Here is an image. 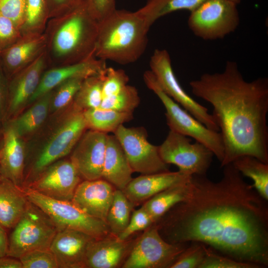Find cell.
<instances>
[{"label":"cell","mask_w":268,"mask_h":268,"mask_svg":"<svg viewBox=\"0 0 268 268\" xmlns=\"http://www.w3.org/2000/svg\"><path fill=\"white\" fill-rule=\"evenodd\" d=\"M149 66L163 90L175 102L207 128L219 131L212 114L186 93L174 72L170 56L165 49H156L151 56Z\"/></svg>","instance_id":"7c38bea8"},{"label":"cell","mask_w":268,"mask_h":268,"mask_svg":"<svg viewBox=\"0 0 268 268\" xmlns=\"http://www.w3.org/2000/svg\"><path fill=\"white\" fill-rule=\"evenodd\" d=\"M98 25L85 0L67 12L50 18L44 32L49 68L95 57Z\"/></svg>","instance_id":"3957f363"},{"label":"cell","mask_w":268,"mask_h":268,"mask_svg":"<svg viewBox=\"0 0 268 268\" xmlns=\"http://www.w3.org/2000/svg\"><path fill=\"white\" fill-rule=\"evenodd\" d=\"M149 28L136 11L116 9L99 22L95 57L123 65L135 62L145 50Z\"/></svg>","instance_id":"277c9868"},{"label":"cell","mask_w":268,"mask_h":268,"mask_svg":"<svg viewBox=\"0 0 268 268\" xmlns=\"http://www.w3.org/2000/svg\"><path fill=\"white\" fill-rule=\"evenodd\" d=\"M73 105L71 112L34 160L23 181V188L50 165L71 152L87 129L83 111Z\"/></svg>","instance_id":"ba28073f"},{"label":"cell","mask_w":268,"mask_h":268,"mask_svg":"<svg viewBox=\"0 0 268 268\" xmlns=\"http://www.w3.org/2000/svg\"><path fill=\"white\" fill-rule=\"evenodd\" d=\"M84 78H74L66 81L52 90L51 101L54 110L64 108L73 102L74 98L79 89Z\"/></svg>","instance_id":"e575fe53"},{"label":"cell","mask_w":268,"mask_h":268,"mask_svg":"<svg viewBox=\"0 0 268 268\" xmlns=\"http://www.w3.org/2000/svg\"><path fill=\"white\" fill-rule=\"evenodd\" d=\"M25 154L21 137L5 123L0 141V171L2 177L22 189Z\"/></svg>","instance_id":"ffe728a7"},{"label":"cell","mask_w":268,"mask_h":268,"mask_svg":"<svg viewBox=\"0 0 268 268\" xmlns=\"http://www.w3.org/2000/svg\"><path fill=\"white\" fill-rule=\"evenodd\" d=\"M237 5L231 0H206L190 12L188 27L204 40L223 39L239 25Z\"/></svg>","instance_id":"9c48e42d"},{"label":"cell","mask_w":268,"mask_h":268,"mask_svg":"<svg viewBox=\"0 0 268 268\" xmlns=\"http://www.w3.org/2000/svg\"><path fill=\"white\" fill-rule=\"evenodd\" d=\"M106 67L105 61L93 57L78 63L48 68L28 103L34 102L66 81L74 78L85 79L102 73Z\"/></svg>","instance_id":"44dd1931"},{"label":"cell","mask_w":268,"mask_h":268,"mask_svg":"<svg viewBox=\"0 0 268 268\" xmlns=\"http://www.w3.org/2000/svg\"><path fill=\"white\" fill-rule=\"evenodd\" d=\"M19 260L23 268H58L55 257L50 249L28 252Z\"/></svg>","instance_id":"74e56055"},{"label":"cell","mask_w":268,"mask_h":268,"mask_svg":"<svg viewBox=\"0 0 268 268\" xmlns=\"http://www.w3.org/2000/svg\"><path fill=\"white\" fill-rule=\"evenodd\" d=\"M129 239L121 241L111 234L93 238L87 248L84 268L122 267L134 242Z\"/></svg>","instance_id":"7402d4cb"},{"label":"cell","mask_w":268,"mask_h":268,"mask_svg":"<svg viewBox=\"0 0 268 268\" xmlns=\"http://www.w3.org/2000/svg\"><path fill=\"white\" fill-rule=\"evenodd\" d=\"M52 95V90L35 100L36 102L24 114L6 122L11 125L20 137L34 131L47 116Z\"/></svg>","instance_id":"83f0119b"},{"label":"cell","mask_w":268,"mask_h":268,"mask_svg":"<svg viewBox=\"0 0 268 268\" xmlns=\"http://www.w3.org/2000/svg\"><path fill=\"white\" fill-rule=\"evenodd\" d=\"M147 87L163 104L167 124L170 130L191 137L207 148L221 162L224 157V145L220 132L207 128L168 96L161 88L150 70L143 74Z\"/></svg>","instance_id":"5b68a950"},{"label":"cell","mask_w":268,"mask_h":268,"mask_svg":"<svg viewBox=\"0 0 268 268\" xmlns=\"http://www.w3.org/2000/svg\"><path fill=\"white\" fill-rule=\"evenodd\" d=\"M26 0H0V13L20 29L24 20Z\"/></svg>","instance_id":"60d3db41"},{"label":"cell","mask_w":268,"mask_h":268,"mask_svg":"<svg viewBox=\"0 0 268 268\" xmlns=\"http://www.w3.org/2000/svg\"><path fill=\"white\" fill-rule=\"evenodd\" d=\"M115 189L102 178L83 180L77 187L71 201L87 214L106 222Z\"/></svg>","instance_id":"e0dca14e"},{"label":"cell","mask_w":268,"mask_h":268,"mask_svg":"<svg viewBox=\"0 0 268 268\" xmlns=\"http://www.w3.org/2000/svg\"><path fill=\"white\" fill-rule=\"evenodd\" d=\"M83 115L87 129L107 134L133 119V113L100 108L84 110Z\"/></svg>","instance_id":"4316f807"},{"label":"cell","mask_w":268,"mask_h":268,"mask_svg":"<svg viewBox=\"0 0 268 268\" xmlns=\"http://www.w3.org/2000/svg\"><path fill=\"white\" fill-rule=\"evenodd\" d=\"M205 0H147L145 4L136 12L150 28L162 16L180 10H187L191 12Z\"/></svg>","instance_id":"f1b7e54d"},{"label":"cell","mask_w":268,"mask_h":268,"mask_svg":"<svg viewBox=\"0 0 268 268\" xmlns=\"http://www.w3.org/2000/svg\"><path fill=\"white\" fill-rule=\"evenodd\" d=\"M158 147L160 157L166 164H174L190 175H206L214 155L203 144L196 141L192 143L188 136L171 130Z\"/></svg>","instance_id":"8fae6325"},{"label":"cell","mask_w":268,"mask_h":268,"mask_svg":"<svg viewBox=\"0 0 268 268\" xmlns=\"http://www.w3.org/2000/svg\"><path fill=\"white\" fill-rule=\"evenodd\" d=\"M221 179L193 175L186 199L154 223L172 244L201 243L235 260L268 267V205L232 163Z\"/></svg>","instance_id":"6da1fadb"},{"label":"cell","mask_w":268,"mask_h":268,"mask_svg":"<svg viewBox=\"0 0 268 268\" xmlns=\"http://www.w3.org/2000/svg\"><path fill=\"white\" fill-rule=\"evenodd\" d=\"M205 248L200 242L190 243L169 268H199L205 254Z\"/></svg>","instance_id":"d590c367"},{"label":"cell","mask_w":268,"mask_h":268,"mask_svg":"<svg viewBox=\"0 0 268 268\" xmlns=\"http://www.w3.org/2000/svg\"><path fill=\"white\" fill-rule=\"evenodd\" d=\"M0 268H23L19 259L5 256L0 257Z\"/></svg>","instance_id":"bcb514c9"},{"label":"cell","mask_w":268,"mask_h":268,"mask_svg":"<svg viewBox=\"0 0 268 268\" xmlns=\"http://www.w3.org/2000/svg\"><path fill=\"white\" fill-rule=\"evenodd\" d=\"M23 190L28 201L42 210L58 230H76L95 238L111 234L106 222L87 214L70 201L52 199L27 188Z\"/></svg>","instance_id":"52a82bcc"},{"label":"cell","mask_w":268,"mask_h":268,"mask_svg":"<svg viewBox=\"0 0 268 268\" xmlns=\"http://www.w3.org/2000/svg\"><path fill=\"white\" fill-rule=\"evenodd\" d=\"M105 70L85 78L76 94L73 104L83 111L99 108L102 101Z\"/></svg>","instance_id":"d6a6232c"},{"label":"cell","mask_w":268,"mask_h":268,"mask_svg":"<svg viewBox=\"0 0 268 268\" xmlns=\"http://www.w3.org/2000/svg\"><path fill=\"white\" fill-rule=\"evenodd\" d=\"M0 138H1V137H0ZM0 140H1V139H0Z\"/></svg>","instance_id":"f907efd6"},{"label":"cell","mask_w":268,"mask_h":268,"mask_svg":"<svg viewBox=\"0 0 268 268\" xmlns=\"http://www.w3.org/2000/svg\"><path fill=\"white\" fill-rule=\"evenodd\" d=\"M139 103L140 98L136 88L127 84L117 93L103 98L99 108L133 113Z\"/></svg>","instance_id":"836d02e7"},{"label":"cell","mask_w":268,"mask_h":268,"mask_svg":"<svg viewBox=\"0 0 268 268\" xmlns=\"http://www.w3.org/2000/svg\"><path fill=\"white\" fill-rule=\"evenodd\" d=\"M2 179H3V178L2 177V175H1V172H0V181Z\"/></svg>","instance_id":"681fc988"},{"label":"cell","mask_w":268,"mask_h":268,"mask_svg":"<svg viewBox=\"0 0 268 268\" xmlns=\"http://www.w3.org/2000/svg\"><path fill=\"white\" fill-rule=\"evenodd\" d=\"M189 244L167 242L154 223L134 242L122 268H169Z\"/></svg>","instance_id":"30bf717a"},{"label":"cell","mask_w":268,"mask_h":268,"mask_svg":"<svg viewBox=\"0 0 268 268\" xmlns=\"http://www.w3.org/2000/svg\"><path fill=\"white\" fill-rule=\"evenodd\" d=\"M11 229L6 256L18 259L31 251L49 249L58 231L50 217L29 201L23 215Z\"/></svg>","instance_id":"8992f818"},{"label":"cell","mask_w":268,"mask_h":268,"mask_svg":"<svg viewBox=\"0 0 268 268\" xmlns=\"http://www.w3.org/2000/svg\"><path fill=\"white\" fill-rule=\"evenodd\" d=\"M22 36L19 27L0 13V52L15 43Z\"/></svg>","instance_id":"b9f144b4"},{"label":"cell","mask_w":268,"mask_h":268,"mask_svg":"<svg viewBox=\"0 0 268 268\" xmlns=\"http://www.w3.org/2000/svg\"><path fill=\"white\" fill-rule=\"evenodd\" d=\"M154 223L153 220L142 205L133 212L125 229L116 237L119 240H127L135 232L145 230Z\"/></svg>","instance_id":"f35d334b"},{"label":"cell","mask_w":268,"mask_h":268,"mask_svg":"<svg viewBox=\"0 0 268 268\" xmlns=\"http://www.w3.org/2000/svg\"><path fill=\"white\" fill-rule=\"evenodd\" d=\"M81 179L70 160H58L26 188L52 199L71 201Z\"/></svg>","instance_id":"5bb4252c"},{"label":"cell","mask_w":268,"mask_h":268,"mask_svg":"<svg viewBox=\"0 0 268 268\" xmlns=\"http://www.w3.org/2000/svg\"><path fill=\"white\" fill-rule=\"evenodd\" d=\"M8 96V79L0 61V122H5V115Z\"/></svg>","instance_id":"f6af8a7d"},{"label":"cell","mask_w":268,"mask_h":268,"mask_svg":"<svg viewBox=\"0 0 268 268\" xmlns=\"http://www.w3.org/2000/svg\"><path fill=\"white\" fill-rule=\"evenodd\" d=\"M121 144L134 172L141 175L169 171L161 159L159 147L150 143L142 127L127 128L122 125L113 133Z\"/></svg>","instance_id":"4fadbf2b"},{"label":"cell","mask_w":268,"mask_h":268,"mask_svg":"<svg viewBox=\"0 0 268 268\" xmlns=\"http://www.w3.org/2000/svg\"><path fill=\"white\" fill-rule=\"evenodd\" d=\"M133 172L117 137L108 134L102 178L123 191L132 180Z\"/></svg>","instance_id":"cb8c5ba5"},{"label":"cell","mask_w":268,"mask_h":268,"mask_svg":"<svg viewBox=\"0 0 268 268\" xmlns=\"http://www.w3.org/2000/svg\"><path fill=\"white\" fill-rule=\"evenodd\" d=\"M49 67L45 51L33 62L8 80V96L5 122L12 119L29 102L36 91L45 71Z\"/></svg>","instance_id":"9a60e30c"},{"label":"cell","mask_w":268,"mask_h":268,"mask_svg":"<svg viewBox=\"0 0 268 268\" xmlns=\"http://www.w3.org/2000/svg\"><path fill=\"white\" fill-rule=\"evenodd\" d=\"M83 0H48L49 19L63 14L79 5Z\"/></svg>","instance_id":"ee69618b"},{"label":"cell","mask_w":268,"mask_h":268,"mask_svg":"<svg viewBox=\"0 0 268 268\" xmlns=\"http://www.w3.org/2000/svg\"><path fill=\"white\" fill-rule=\"evenodd\" d=\"M133 207L123 192L116 189L106 220L111 234L117 236L125 229Z\"/></svg>","instance_id":"4dcf8cb0"},{"label":"cell","mask_w":268,"mask_h":268,"mask_svg":"<svg viewBox=\"0 0 268 268\" xmlns=\"http://www.w3.org/2000/svg\"><path fill=\"white\" fill-rule=\"evenodd\" d=\"M108 134L89 130L84 133L72 149L70 160L82 179L102 178Z\"/></svg>","instance_id":"2e32d148"},{"label":"cell","mask_w":268,"mask_h":268,"mask_svg":"<svg viewBox=\"0 0 268 268\" xmlns=\"http://www.w3.org/2000/svg\"><path fill=\"white\" fill-rule=\"evenodd\" d=\"M28 202L23 189L7 179L0 181V224L7 230L15 225Z\"/></svg>","instance_id":"d4e9b609"},{"label":"cell","mask_w":268,"mask_h":268,"mask_svg":"<svg viewBox=\"0 0 268 268\" xmlns=\"http://www.w3.org/2000/svg\"><path fill=\"white\" fill-rule=\"evenodd\" d=\"M191 176L179 170L141 175L133 178L122 191L134 206L168 188L189 180Z\"/></svg>","instance_id":"603a6c76"},{"label":"cell","mask_w":268,"mask_h":268,"mask_svg":"<svg viewBox=\"0 0 268 268\" xmlns=\"http://www.w3.org/2000/svg\"><path fill=\"white\" fill-rule=\"evenodd\" d=\"M237 4H238L241 1V0H231Z\"/></svg>","instance_id":"c3c4849f"},{"label":"cell","mask_w":268,"mask_h":268,"mask_svg":"<svg viewBox=\"0 0 268 268\" xmlns=\"http://www.w3.org/2000/svg\"><path fill=\"white\" fill-rule=\"evenodd\" d=\"M129 78L122 69L107 67L102 86V99L114 95L128 84Z\"/></svg>","instance_id":"ab89813d"},{"label":"cell","mask_w":268,"mask_h":268,"mask_svg":"<svg viewBox=\"0 0 268 268\" xmlns=\"http://www.w3.org/2000/svg\"><path fill=\"white\" fill-rule=\"evenodd\" d=\"M8 244L7 230L0 224V257L6 256Z\"/></svg>","instance_id":"7dc6e473"},{"label":"cell","mask_w":268,"mask_h":268,"mask_svg":"<svg viewBox=\"0 0 268 268\" xmlns=\"http://www.w3.org/2000/svg\"><path fill=\"white\" fill-rule=\"evenodd\" d=\"M94 237L71 229L59 230L50 250L54 254L58 268H84L88 245Z\"/></svg>","instance_id":"ac0fdd59"},{"label":"cell","mask_w":268,"mask_h":268,"mask_svg":"<svg viewBox=\"0 0 268 268\" xmlns=\"http://www.w3.org/2000/svg\"><path fill=\"white\" fill-rule=\"evenodd\" d=\"M91 12L101 21L111 14L116 9L115 0H85Z\"/></svg>","instance_id":"7bdbcfd3"},{"label":"cell","mask_w":268,"mask_h":268,"mask_svg":"<svg viewBox=\"0 0 268 268\" xmlns=\"http://www.w3.org/2000/svg\"><path fill=\"white\" fill-rule=\"evenodd\" d=\"M199 268H260L256 265L242 262L221 255L206 246L205 254Z\"/></svg>","instance_id":"8d00e7d4"},{"label":"cell","mask_w":268,"mask_h":268,"mask_svg":"<svg viewBox=\"0 0 268 268\" xmlns=\"http://www.w3.org/2000/svg\"><path fill=\"white\" fill-rule=\"evenodd\" d=\"M190 178L160 192L142 204L154 223L172 207L186 199L190 192Z\"/></svg>","instance_id":"484cf974"},{"label":"cell","mask_w":268,"mask_h":268,"mask_svg":"<svg viewBox=\"0 0 268 268\" xmlns=\"http://www.w3.org/2000/svg\"><path fill=\"white\" fill-rule=\"evenodd\" d=\"M232 163L243 176L252 180L256 191L268 201V163L248 155L238 157Z\"/></svg>","instance_id":"f546056e"},{"label":"cell","mask_w":268,"mask_h":268,"mask_svg":"<svg viewBox=\"0 0 268 268\" xmlns=\"http://www.w3.org/2000/svg\"><path fill=\"white\" fill-rule=\"evenodd\" d=\"M49 19L48 0H26L21 35L43 33Z\"/></svg>","instance_id":"1f68e13d"},{"label":"cell","mask_w":268,"mask_h":268,"mask_svg":"<svg viewBox=\"0 0 268 268\" xmlns=\"http://www.w3.org/2000/svg\"><path fill=\"white\" fill-rule=\"evenodd\" d=\"M46 40L42 34H27L0 52V61L8 80L29 65L45 50Z\"/></svg>","instance_id":"d6986e66"},{"label":"cell","mask_w":268,"mask_h":268,"mask_svg":"<svg viewBox=\"0 0 268 268\" xmlns=\"http://www.w3.org/2000/svg\"><path fill=\"white\" fill-rule=\"evenodd\" d=\"M194 95L213 108L224 145L221 167L243 155L268 163V78L245 80L237 63L220 72L205 73L190 82Z\"/></svg>","instance_id":"7a4b0ae2"}]
</instances>
